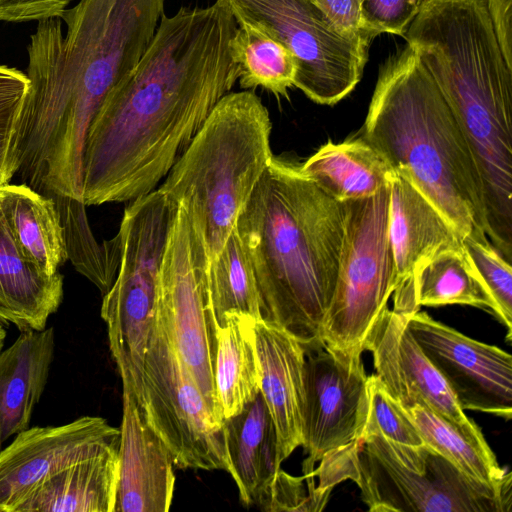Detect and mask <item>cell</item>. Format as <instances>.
<instances>
[{"mask_svg":"<svg viewBox=\"0 0 512 512\" xmlns=\"http://www.w3.org/2000/svg\"><path fill=\"white\" fill-rule=\"evenodd\" d=\"M236 28L218 0L162 16L142 59L111 90L88 129L86 206L133 201L166 177L238 81L230 50Z\"/></svg>","mask_w":512,"mask_h":512,"instance_id":"obj_1","label":"cell"},{"mask_svg":"<svg viewBox=\"0 0 512 512\" xmlns=\"http://www.w3.org/2000/svg\"><path fill=\"white\" fill-rule=\"evenodd\" d=\"M166 0H80L41 20L28 46L29 87L12 133L9 162L55 191L83 186L88 129L111 90L150 46Z\"/></svg>","mask_w":512,"mask_h":512,"instance_id":"obj_2","label":"cell"},{"mask_svg":"<svg viewBox=\"0 0 512 512\" xmlns=\"http://www.w3.org/2000/svg\"><path fill=\"white\" fill-rule=\"evenodd\" d=\"M345 205L273 156L235 229L251 263L262 317L304 348L323 344V323L336 288Z\"/></svg>","mask_w":512,"mask_h":512,"instance_id":"obj_3","label":"cell"},{"mask_svg":"<svg viewBox=\"0 0 512 512\" xmlns=\"http://www.w3.org/2000/svg\"><path fill=\"white\" fill-rule=\"evenodd\" d=\"M361 138L463 239L487 237L478 171L439 88L407 44L381 65Z\"/></svg>","mask_w":512,"mask_h":512,"instance_id":"obj_4","label":"cell"},{"mask_svg":"<svg viewBox=\"0 0 512 512\" xmlns=\"http://www.w3.org/2000/svg\"><path fill=\"white\" fill-rule=\"evenodd\" d=\"M403 37L433 78L475 157L512 143V68L484 0H423Z\"/></svg>","mask_w":512,"mask_h":512,"instance_id":"obj_5","label":"cell"},{"mask_svg":"<svg viewBox=\"0 0 512 512\" xmlns=\"http://www.w3.org/2000/svg\"><path fill=\"white\" fill-rule=\"evenodd\" d=\"M271 129L269 111L254 92L227 93L158 188L184 207L209 264L273 158Z\"/></svg>","mask_w":512,"mask_h":512,"instance_id":"obj_6","label":"cell"},{"mask_svg":"<svg viewBox=\"0 0 512 512\" xmlns=\"http://www.w3.org/2000/svg\"><path fill=\"white\" fill-rule=\"evenodd\" d=\"M313 470L315 492L327 501L352 480L370 512H509L512 481L484 484L463 474L428 445L396 444L373 434L325 455Z\"/></svg>","mask_w":512,"mask_h":512,"instance_id":"obj_7","label":"cell"},{"mask_svg":"<svg viewBox=\"0 0 512 512\" xmlns=\"http://www.w3.org/2000/svg\"><path fill=\"white\" fill-rule=\"evenodd\" d=\"M177 203L159 189L125 208L119 226L121 256L116 279L103 296L101 317L123 391L137 402L147 343L153 329L159 272Z\"/></svg>","mask_w":512,"mask_h":512,"instance_id":"obj_8","label":"cell"},{"mask_svg":"<svg viewBox=\"0 0 512 512\" xmlns=\"http://www.w3.org/2000/svg\"><path fill=\"white\" fill-rule=\"evenodd\" d=\"M390 183L376 194L343 202L345 231L336 288L322 342L333 352L358 355L396 287L389 237Z\"/></svg>","mask_w":512,"mask_h":512,"instance_id":"obj_9","label":"cell"},{"mask_svg":"<svg viewBox=\"0 0 512 512\" xmlns=\"http://www.w3.org/2000/svg\"><path fill=\"white\" fill-rule=\"evenodd\" d=\"M139 405L175 467L231 474L224 422L212 413L157 313L145 352Z\"/></svg>","mask_w":512,"mask_h":512,"instance_id":"obj_10","label":"cell"},{"mask_svg":"<svg viewBox=\"0 0 512 512\" xmlns=\"http://www.w3.org/2000/svg\"><path fill=\"white\" fill-rule=\"evenodd\" d=\"M236 23L255 26L293 55V86L321 105H335L361 80L369 47L340 35L316 0H218Z\"/></svg>","mask_w":512,"mask_h":512,"instance_id":"obj_11","label":"cell"},{"mask_svg":"<svg viewBox=\"0 0 512 512\" xmlns=\"http://www.w3.org/2000/svg\"><path fill=\"white\" fill-rule=\"evenodd\" d=\"M208 265L202 240L177 203L159 272L156 313L212 413L224 422L214 381L216 325L208 293Z\"/></svg>","mask_w":512,"mask_h":512,"instance_id":"obj_12","label":"cell"},{"mask_svg":"<svg viewBox=\"0 0 512 512\" xmlns=\"http://www.w3.org/2000/svg\"><path fill=\"white\" fill-rule=\"evenodd\" d=\"M303 472L328 453L357 440L366 411L368 376L362 354L344 355L324 344L304 348Z\"/></svg>","mask_w":512,"mask_h":512,"instance_id":"obj_13","label":"cell"},{"mask_svg":"<svg viewBox=\"0 0 512 512\" xmlns=\"http://www.w3.org/2000/svg\"><path fill=\"white\" fill-rule=\"evenodd\" d=\"M407 326L463 410L512 418L509 353L474 340L425 312L408 315Z\"/></svg>","mask_w":512,"mask_h":512,"instance_id":"obj_14","label":"cell"},{"mask_svg":"<svg viewBox=\"0 0 512 512\" xmlns=\"http://www.w3.org/2000/svg\"><path fill=\"white\" fill-rule=\"evenodd\" d=\"M119 442L120 429L98 416L20 432L0 451V512H15L46 479Z\"/></svg>","mask_w":512,"mask_h":512,"instance_id":"obj_15","label":"cell"},{"mask_svg":"<svg viewBox=\"0 0 512 512\" xmlns=\"http://www.w3.org/2000/svg\"><path fill=\"white\" fill-rule=\"evenodd\" d=\"M365 350L372 354L375 374L405 410L422 405L469 433H481L413 338L407 316L387 308Z\"/></svg>","mask_w":512,"mask_h":512,"instance_id":"obj_16","label":"cell"},{"mask_svg":"<svg viewBox=\"0 0 512 512\" xmlns=\"http://www.w3.org/2000/svg\"><path fill=\"white\" fill-rule=\"evenodd\" d=\"M389 237L396 269L393 310L419 311L414 296L416 269L462 238L442 213L406 178L393 172L390 180Z\"/></svg>","mask_w":512,"mask_h":512,"instance_id":"obj_17","label":"cell"},{"mask_svg":"<svg viewBox=\"0 0 512 512\" xmlns=\"http://www.w3.org/2000/svg\"><path fill=\"white\" fill-rule=\"evenodd\" d=\"M114 512H167L175 484L174 460L146 421L137 400L123 391Z\"/></svg>","mask_w":512,"mask_h":512,"instance_id":"obj_18","label":"cell"},{"mask_svg":"<svg viewBox=\"0 0 512 512\" xmlns=\"http://www.w3.org/2000/svg\"><path fill=\"white\" fill-rule=\"evenodd\" d=\"M260 393L275 425L281 462L302 445L304 348L263 318L254 323Z\"/></svg>","mask_w":512,"mask_h":512,"instance_id":"obj_19","label":"cell"},{"mask_svg":"<svg viewBox=\"0 0 512 512\" xmlns=\"http://www.w3.org/2000/svg\"><path fill=\"white\" fill-rule=\"evenodd\" d=\"M54 329H27L0 350V451L12 436L29 428L54 358Z\"/></svg>","mask_w":512,"mask_h":512,"instance_id":"obj_20","label":"cell"},{"mask_svg":"<svg viewBox=\"0 0 512 512\" xmlns=\"http://www.w3.org/2000/svg\"><path fill=\"white\" fill-rule=\"evenodd\" d=\"M226 444L241 502L264 509L281 469L278 438L267 405L259 394L241 412L224 420Z\"/></svg>","mask_w":512,"mask_h":512,"instance_id":"obj_21","label":"cell"},{"mask_svg":"<svg viewBox=\"0 0 512 512\" xmlns=\"http://www.w3.org/2000/svg\"><path fill=\"white\" fill-rule=\"evenodd\" d=\"M118 449L109 448L52 475L15 512H114Z\"/></svg>","mask_w":512,"mask_h":512,"instance_id":"obj_22","label":"cell"},{"mask_svg":"<svg viewBox=\"0 0 512 512\" xmlns=\"http://www.w3.org/2000/svg\"><path fill=\"white\" fill-rule=\"evenodd\" d=\"M63 276H47L19 252L0 210V321L20 331L46 328L63 300Z\"/></svg>","mask_w":512,"mask_h":512,"instance_id":"obj_23","label":"cell"},{"mask_svg":"<svg viewBox=\"0 0 512 512\" xmlns=\"http://www.w3.org/2000/svg\"><path fill=\"white\" fill-rule=\"evenodd\" d=\"M0 210L22 256L41 273L58 274L68 256L54 199L8 183L0 186Z\"/></svg>","mask_w":512,"mask_h":512,"instance_id":"obj_24","label":"cell"},{"mask_svg":"<svg viewBox=\"0 0 512 512\" xmlns=\"http://www.w3.org/2000/svg\"><path fill=\"white\" fill-rule=\"evenodd\" d=\"M299 169L341 203L376 194L389 185L393 175L384 157L361 137L326 143Z\"/></svg>","mask_w":512,"mask_h":512,"instance_id":"obj_25","label":"cell"},{"mask_svg":"<svg viewBox=\"0 0 512 512\" xmlns=\"http://www.w3.org/2000/svg\"><path fill=\"white\" fill-rule=\"evenodd\" d=\"M253 318L230 313L215 326L214 381L223 419L235 416L260 392Z\"/></svg>","mask_w":512,"mask_h":512,"instance_id":"obj_26","label":"cell"},{"mask_svg":"<svg viewBox=\"0 0 512 512\" xmlns=\"http://www.w3.org/2000/svg\"><path fill=\"white\" fill-rule=\"evenodd\" d=\"M424 443L443 455L463 474L484 484L500 486L512 481L481 433H469L433 410L414 405L406 410Z\"/></svg>","mask_w":512,"mask_h":512,"instance_id":"obj_27","label":"cell"},{"mask_svg":"<svg viewBox=\"0 0 512 512\" xmlns=\"http://www.w3.org/2000/svg\"><path fill=\"white\" fill-rule=\"evenodd\" d=\"M416 305H469L490 310L496 306L463 248L445 249L421 264L413 277Z\"/></svg>","mask_w":512,"mask_h":512,"instance_id":"obj_28","label":"cell"},{"mask_svg":"<svg viewBox=\"0 0 512 512\" xmlns=\"http://www.w3.org/2000/svg\"><path fill=\"white\" fill-rule=\"evenodd\" d=\"M230 50L241 88L261 87L275 95L288 96L295 79L296 63L283 44L255 26L237 23Z\"/></svg>","mask_w":512,"mask_h":512,"instance_id":"obj_29","label":"cell"},{"mask_svg":"<svg viewBox=\"0 0 512 512\" xmlns=\"http://www.w3.org/2000/svg\"><path fill=\"white\" fill-rule=\"evenodd\" d=\"M207 282L216 326L230 313L247 315L256 321L263 318L256 278L236 229L208 265Z\"/></svg>","mask_w":512,"mask_h":512,"instance_id":"obj_30","label":"cell"},{"mask_svg":"<svg viewBox=\"0 0 512 512\" xmlns=\"http://www.w3.org/2000/svg\"><path fill=\"white\" fill-rule=\"evenodd\" d=\"M51 197L60 215L68 259L104 296L113 285L119 269V235L98 243L90 229L86 205L82 201L63 196Z\"/></svg>","mask_w":512,"mask_h":512,"instance_id":"obj_31","label":"cell"},{"mask_svg":"<svg viewBox=\"0 0 512 512\" xmlns=\"http://www.w3.org/2000/svg\"><path fill=\"white\" fill-rule=\"evenodd\" d=\"M366 394V411L359 438L378 434L399 445H425L407 411L387 392L376 374L368 376Z\"/></svg>","mask_w":512,"mask_h":512,"instance_id":"obj_32","label":"cell"},{"mask_svg":"<svg viewBox=\"0 0 512 512\" xmlns=\"http://www.w3.org/2000/svg\"><path fill=\"white\" fill-rule=\"evenodd\" d=\"M462 245L496 306V317L512 335V267L487 237L466 236Z\"/></svg>","mask_w":512,"mask_h":512,"instance_id":"obj_33","label":"cell"},{"mask_svg":"<svg viewBox=\"0 0 512 512\" xmlns=\"http://www.w3.org/2000/svg\"><path fill=\"white\" fill-rule=\"evenodd\" d=\"M28 87L25 73L0 65V186L11 181L8 174L9 145Z\"/></svg>","mask_w":512,"mask_h":512,"instance_id":"obj_34","label":"cell"},{"mask_svg":"<svg viewBox=\"0 0 512 512\" xmlns=\"http://www.w3.org/2000/svg\"><path fill=\"white\" fill-rule=\"evenodd\" d=\"M367 25L378 35L403 36L418 10L417 0H360Z\"/></svg>","mask_w":512,"mask_h":512,"instance_id":"obj_35","label":"cell"},{"mask_svg":"<svg viewBox=\"0 0 512 512\" xmlns=\"http://www.w3.org/2000/svg\"><path fill=\"white\" fill-rule=\"evenodd\" d=\"M336 31L343 37L370 47L378 36L366 23L360 0H316Z\"/></svg>","mask_w":512,"mask_h":512,"instance_id":"obj_36","label":"cell"},{"mask_svg":"<svg viewBox=\"0 0 512 512\" xmlns=\"http://www.w3.org/2000/svg\"><path fill=\"white\" fill-rule=\"evenodd\" d=\"M304 477H294L279 470L271 486L264 510L315 511L309 492H305Z\"/></svg>","mask_w":512,"mask_h":512,"instance_id":"obj_37","label":"cell"},{"mask_svg":"<svg viewBox=\"0 0 512 512\" xmlns=\"http://www.w3.org/2000/svg\"><path fill=\"white\" fill-rule=\"evenodd\" d=\"M71 0H0V20L25 22L60 17Z\"/></svg>","mask_w":512,"mask_h":512,"instance_id":"obj_38","label":"cell"},{"mask_svg":"<svg viewBox=\"0 0 512 512\" xmlns=\"http://www.w3.org/2000/svg\"><path fill=\"white\" fill-rule=\"evenodd\" d=\"M504 58L512 68V0H484Z\"/></svg>","mask_w":512,"mask_h":512,"instance_id":"obj_39","label":"cell"},{"mask_svg":"<svg viewBox=\"0 0 512 512\" xmlns=\"http://www.w3.org/2000/svg\"><path fill=\"white\" fill-rule=\"evenodd\" d=\"M5 338H6V330L4 328V324L0 321V350L3 348Z\"/></svg>","mask_w":512,"mask_h":512,"instance_id":"obj_40","label":"cell"},{"mask_svg":"<svg viewBox=\"0 0 512 512\" xmlns=\"http://www.w3.org/2000/svg\"><path fill=\"white\" fill-rule=\"evenodd\" d=\"M422 1H423V0H417L418 5H419Z\"/></svg>","mask_w":512,"mask_h":512,"instance_id":"obj_41","label":"cell"}]
</instances>
